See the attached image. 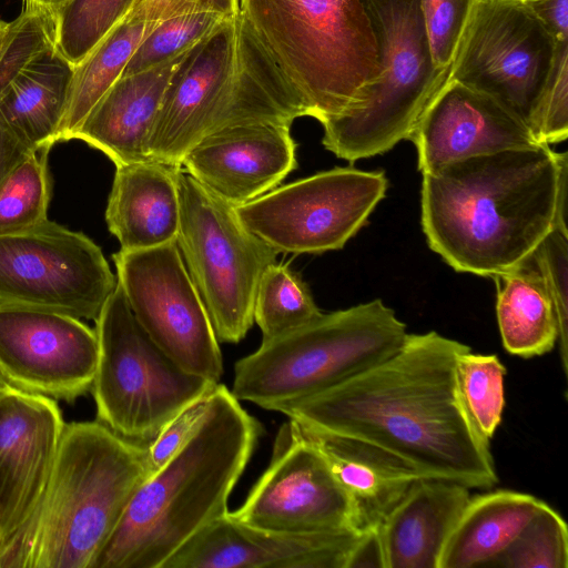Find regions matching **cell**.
<instances>
[{
    "label": "cell",
    "instance_id": "obj_12",
    "mask_svg": "<svg viewBox=\"0 0 568 568\" xmlns=\"http://www.w3.org/2000/svg\"><path fill=\"white\" fill-rule=\"evenodd\" d=\"M116 282L149 337L189 373L219 383L223 359L176 242L112 255Z\"/></svg>",
    "mask_w": 568,
    "mask_h": 568
},
{
    "label": "cell",
    "instance_id": "obj_41",
    "mask_svg": "<svg viewBox=\"0 0 568 568\" xmlns=\"http://www.w3.org/2000/svg\"><path fill=\"white\" fill-rule=\"evenodd\" d=\"M239 12L240 0H134L126 18L156 23L190 13H215L234 19Z\"/></svg>",
    "mask_w": 568,
    "mask_h": 568
},
{
    "label": "cell",
    "instance_id": "obj_10",
    "mask_svg": "<svg viewBox=\"0 0 568 568\" xmlns=\"http://www.w3.org/2000/svg\"><path fill=\"white\" fill-rule=\"evenodd\" d=\"M116 277L101 247L48 219L0 232V304L95 320Z\"/></svg>",
    "mask_w": 568,
    "mask_h": 568
},
{
    "label": "cell",
    "instance_id": "obj_40",
    "mask_svg": "<svg viewBox=\"0 0 568 568\" xmlns=\"http://www.w3.org/2000/svg\"><path fill=\"white\" fill-rule=\"evenodd\" d=\"M211 393L196 399L179 413L148 445L153 471L166 463L196 430L209 409Z\"/></svg>",
    "mask_w": 568,
    "mask_h": 568
},
{
    "label": "cell",
    "instance_id": "obj_35",
    "mask_svg": "<svg viewBox=\"0 0 568 568\" xmlns=\"http://www.w3.org/2000/svg\"><path fill=\"white\" fill-rule=\"evenodd\" d=\"M493 567L567 568L568 529L562 517L545 504Z\"/></svg>",
    "mask_w": 568,
    "mask_h": 568
},
{
    "label": "cell",
    "instance_id": "obj_18",
    "mask_svg": "<svg viewBox=\"0 0 568 568\" xmlns=\"http://www.w3.org/2000/svg\"><path fill=\"white\" fill-rule=\"evenodd\" d=\"M362 532L272 531L245 525L227 511L194 534L162 568H346Z\"/></svg>",
    "mask_w": 568,
    "mask_h": 568
},
{
    "label": "cell",
    "instance_id": "obj_26",
    "mask_svg": "<svg viewBox=\"0 0 568 568\" xmlns=\"http://www.w3.org/2000/svg\"><path fill=\"white\" fill-rule=\"evenodd\" d=\"M300 116H308L303 100L237 16L225 128L252 122L292 124Z\"/></svg>",
    "mask_w": 568,
    "mask_h": 568
},
{
    "label": "cell",
    "instance_id": "obj_43",
    "mask_svg": "<svg viewBox=\"0 0 568 568\" xmlns=\"http://www.w3.org/2000/svg\"><path fill=\"white\" fill-rule=\"evenodd\" d=\"M385 568L383 546L377 527L359 536L349 556L346 568Z\"/></svg>",
    "mask_w": 568,
    "mask_h": 568
},
{
    "label": "cell",
    "instance_id": "obj_29",
    "mask_svg": "<svg viewBox=\"0 0 568 568\" xmlns=\"http://www.w3.org/2000/svg\"><path fill=\"white\" fill-rule=\"evenodd\" d=\"M153 24L125 18L74 65L58 142L73 140L92 108L122 75L129 59Z\"/></svg>",
    "mask_w": 568,
    "mask_h": 568
},
{
    "label": "cell",
    "instance_id": "obj_1",
    "mask_svg": "<svg viewBox=\"0 0 568 568\" xmlns=\"http://www.w3.org/2000/svg\"><path fill=\"white\" fill-rule=\"evenodd\" d=\"M468 348L434 331L407 334L378 364L275 412L412 480L490 488L498 476L489 442L470 422L456 386V359Z\"/></svg>",
    "mask_w": 568,
    "mask_h": 568
},
{
    "label": "cell",
    "instance_id": "obj_8",
    "mask_svg": "<svg viewBox=\"0 0 568 568\" xmlns=\"http://www.w3.org/2000/svg\"><path fill=\"white\" fill-rule=\"evenodd\" d=\"M94 321L98 361L91 390L98 420L115 434L149 445L219 384L183 369L149 337L118 282Z\"/></svg>",
    "mask_w": 568,
    "mask_h": 568
},
{
    "label": "cell",
    "instance_id": "obj_7",
    "mask_svg": "<svg viewBox=\"0 0 568 568\" xmlns=\"http://www.w3.org/2000/svg\"><path fill=\"white\" fill-rule=\"evenodd\" d=\"M362 3L377 43V77L359 105L321 123L324 148L349 162L407 140L449 75L434 65L418 0Z\"/></svg>",
    "mask_w": 568,
    "mask_h": 568
},
{
    "label": "cell",
    "instance_id": "obj_38",
    "mask_svg": "<svg viewBox=\"0 0 568 568\" xmlns=\"http://www.w3.org/2000/svg\"><path fill=\"white\" fill-rule=\"evenodd\" d=\"M479 0H418L434 65L450 71Z\"/></svg>",
    "mask_w": 568,
    "mask_h": 568
},
{
    "label": "cell",
    "instance_id": "obj_45",
    "mask_svg": "<svg viewBox=\"0 0 568 568\" xmlns=\"http://www.w3.org/2000/svg\"><path fill=\"white\" fill-rule=\"evenodd\" d=\"M567 191H568V155L566 152L559 153V173L556 193V212L554 229H558L565 234L567 230Z\"/></svg>",
    "mask_w": 568,
    "mask_h": 568
},
{
    "label": "cell",
    "instance_id": "obj_31",
    "mask_svg": "<svg viewBox=\"0 0 568 568\" xmlns=\"http://www.w3.org/2000/svg\"><path fill=\"white\" fill-rule=\"evenodd\" d=\"M506 368L494 354H475L471 348L456 359L457 392L470 422L486 440L498 428L505 407Z\"/></svg>",
    "mask_w": 568,
    "mask_h": 568
},
{
    "label": "cell",
    "instance_id": "obj_37",
    "mask_svg": "<svg viewBox=\"0 0 568 568\" xmlns=\"http://www.w3.org/2000/svg\"><path fill=\"white\" fill-rule=\"evenodd\" d=\"M529 129L550 145L568 136V40L557 44L554 62L535 104Z\"/></svg>",
    "mask_w": 568,
    "mask_h": 568
},
{
    "label": "cell",
    "instance_id": "obj_33",
    "mask_svg": "<svg viewBox=\"0 0 568 568\" xmlns=\"http://www.w3.org/2000/svg\"><path fill=\"white\" fill-rule=\"evenodd\" d=\"M50 149L31 151L0 182V232L47 220L51 197Z\"/></svg>",
    "mask_w": 568,
    "mask_h": 568
},
{
    "label": "cell",
    "instance_id": "obj_39",
    "mask_svg": "<svg viewBox=\"0 0 568 568\" xmlns=\"http://www.w3.org/2000/svg\"><path fill=\"white\" fill-rule=\"evenodd\" d=\"M552 301L561 366L567 375L568 348V234L552 229L531 254Z\"/></svg>",
    "mask_w": 568,
    "mask_h": 568
},
{
    "label": "cell",
    "instance_id": "obj_9",
    "mask_svg": "<svg viewBox=\"0 0 568 568\" xmlns=\"http://www.w3.org/2000/svg\"><path fill=\"white\" fill-rule=\"evenodd\" d=\"M176 237L187 273L220 343H239L254 323L261 276L278 252L262 241L224 202L182 168L178 173Z\"/></svg>",
    "mask_w": 568,
    "mask_h": 568
},
{
    "label": "cell",
    "instance_id": "obj_3",
    "mask_svg": "<svg viewBox=\"0 0 568 568\" xmlns=\"http://www.w3.org/2000/svg\"><path fill=\"white\" fill-rule=\"evenodd\" d=\"M260 434L258 422L219 383L196 430L139 487L91 568H162L194 534L229 511Z\"/></svg>",
    "mask_w": 568,
    "mask_h": 568
},
{
    "label": "cell",
    "instance_id": "obj_20",
    "mask_svg": "<svg viewBox=\"0 0 568 568\" xmlns=\"http://www.w3.org/2000/svg\"><path fill=\"white\" fill-rule=\"evenodd\" d=\"M291 124L252 122L223 128L194 144L181 168L234 207L274 190L297 166Z\"/></svg>",
    "mask_w": 568,
    "mask_h": 568
},
{
    "label": "cell",
    "instance_id": "obj_15",
    "mask_svg": "<svg viewBox=\"0 0 568 568\" xmlns=\"http://www.w3.org/2000/svg\"><path fill=\"white\" fill-rule=\"evenodd\" d=\"M95 331L80 318L0 304V375L22 392L73 402L91 389Z\"/></svg>",
    "mask_w": 568,
    "mask_h": 568
},
{
    "label": "cell",
    "instance_id": "obj_25",
    "mask_svg": "<svg viewBox=\"0 0 568 568\" xmlns=\"http://www.w3.org/2000/svg\"><path fill=\"white\" fill-rule=\"evenodd\" d=\"M73 72L54 45L42 51L0 98V125L31 150L51 149L58 143Z\"/></svg>",
    "mask_w": 568,
    "mask_h": 568
},
{
    "label": "cell",
    "instance_id": "obj_4",
    "mask_svg": "<svg viewBox=\"0 0 568 568\" xmlns=\"http://www.w3.org/2000/svg\"><path fill=\"white\" fill-rule=\"evenodd\" d=\"M152 473L148 445L99 420L65 423L44 491L0 549V568H91Z\"/></svg>",
    "mask_w": 568,
    "mask_h": 568
},
{
    "label": "cell",
    "instance_id": "obj_42",
    "mask_svg": "<svg viewBox=\"0 0 568 568\" xmlns=\"http://www.w3.org/2000/svg\"><path fill=\"white\" fill-rule=\"evenodd\" d=\"M547 28L557 42L568 40V0H518Z\"/></svg>",
    "mask_w": 568,
    "mask_h": 568
},
{
    "label": "cell",
    "instance_id": "obj_5",
    "mask_svg": "<svg viewBox=\"0 0 568 568\" xmlns=\"http://www.w3.org/2000/svg\"><path fill=\"white\" fill-rule=\"evenodd\" d=\"M239 17L321 123L359 105L377 77L362 0H240Z\"/></svg>",
    "mask_w": 568,
    "mask_h": 568
},
{
    "label": "cell",
    "instance_id": "obj_27",
    "mask_svg": "<svg viewBox=\"0 0 568 568\" xmlns=\"http://www.w3.org/2000/svg\"><path fill=\"white\" fill-rule=\"evenodd\" d=\"M493 277L504 348L524 358L550 352L558 339L557 317L545 278L532 256Z\"/></svg>",
    "mask_w": 568,
    "mask_h": 568
},
{
    "label": "cell",
    "instance_id": "obj_16",
    "mask_svg": "<svg viewBox=\"0 0 568 568\" xmlns=\"http://www.w3.org/2000/svg\"><path fill=\"white\" fill-rule=\"evenodd\" d=\"M236 19L224 21L182 55L151 130L150 159L181 166V160L194 144L225 128Z\"/></svg>",
    "mask_w": 568,
    "mask_h": 568
},
{
    "label": "cell",
    "instance_id": "obj_34",
    "mask_svg": "<svg viewBox=\"0 0 568 568\" xmlns=\"http://www.w3.org/2000/svg\"><path fill=\"white\" fill-rule=\"evenodd\" d=\"M226 20L215 13H190L154 23L134 50L121 77L179 58Z\"/></svg>",
    "mask_w": 568,
    "mask_h": 568
},
{
    "label": "cell",
    "instance_id": "obj_28",
    "mask_svg": "<svg viewBox=\"0 0 568 568\" xmlns=\"http://www.w3.org/2000/svg\"><path fill=\"white\" fill-rule=\"evenodd\" d=\"M310 435L347 494L358 529L378 527L414 480L349 446Z\"/></svg>",
    "mask_w": 568,
    "mask_h": 568
},
{
    "label": "cell",
    "instance_id": "obj_14",
    "mask_svg": "<svg viewBox=\"0 0 568 568\" xmlns=\"http://www.w3.org/2000/svg\"><path fill=\"white\" fill-rule=\"evenodd\" d=\"M230 514L245 525L288 534L359 530L351 500L318 445L291 419L277 433L270 465Z\"/></svg>",
    "mask_w": 568,
    "mask_h": 568
},
{
    "label": "cell",
    "instance_id": "obj_17",
    "mask_svg": "<svg viewBox=\"0 0 568 568\" xmlns=\"http://www.w3.org/2000/svg\"><path fill=\"white\" fill-rule=\"evenodd\" d=\"M64 425L54 399L10 385L0 392V549L33 514Z\"/></svg>",
    "mask_w": 568,
    "mask_h": 568
},
{
    "label": "cell",
    "instance_id": "obj_32",
    "mask_svg": "<svg viewBox=\"0 0 568 568\" xmlns=\"http://www.w3.org/2000/svg\"><path fill=\"white\" fill-rule=\"evenodd\" d=\"M134 0H69L53 13L55 49L74 67L130 13Z\"/></svg>",
    "mask_w": 568,
    "mask_h": 568
},
{
    "label": "cell",
    "instance_id": "obj_21",
    "mask_svg": "<svg viewBox=\"0 0 568 568\" xmlns=\"http://www.w3.org/2000/svg\"><path fill=\"white\" fill-rule=\"evenodd\" d=\"M182 55L120 77L89 112L73 140L103 152L115 166L150 159L151 130Z\"/></svg>",
    "mask_w": 568,
    "mask_h": 568
},
{
    "label": "cell",
    "instance_id": "obj_30",
    "mask_svg": "<svg viewBox=\"0 0 568 568\" xmlns=\"http://www.w3.org/2000/svg\"><path fill=\"white\" fill-rule=\"evenodd\" d=\"M253 314L262 341H266L314 321L323 312L301 277L275 262L261 276Z\"/></svg>",
    "mask_w": 568,
    "mask_h": 568
},
{
    "label": "cell",
    "instance_id": "obj_11",
    "mask_svg": "<svg viewBox=\"0 0 568 568\" xmlns=\"http://www.w3.org/2000/svg\"><path fill=\"white\" fill-rule=\"evenodd\" d=\"M382 171L335 168L285 184L235 207L244 226L278 253L342 248L385 196Z\"/></svg>",
    "mask_w": 568,
    "mask_h": 568
},
{
    "label": "cell",
    "instance_id": "obj_47",
    "mask_svg": "<svg viewBox=\"0 0 568 568\" xmlns=\"http://www.w3.org/2000/svg\"><path fill=\"white\" fill-rule=\"evenodd\" d=\"M9 385L4 382V379L0 375V392L3 390Z\"/></svg>",
    "mask_w": 568,
    "mask_h": 568
},
{
    "label": "cell",
    "instance_id": "obj_13",
    "mask_svg": "<svg viewBox=\"0 0 568 568\" xmlns=\"http://www.w3.org/2000/svg\"><path fill=\"white\" fill-rule=\"evenodd\" d=\"M557 44L518 0H479L448 78L494 98L529 128Z\"/></svg>",
    "mask_w": 568,
    "mask_h": 568
},
{
    "label": "cell",
    "instance_id": "obj_6",
    "mask_svg": "<svg viewBox=\"0 0 568 568\" xmlns=\"http://www.w3.org/2000/svg\"><path fill=\"white\" fill-rule=\"evenodd\" d=\"M406 325L381 300L323 313L314 321L262 341L234 365L232 394L275 412L339 384L394 354Z\"/></svg>",
    "mask_w": 568,
    "mask_h": 568
},
{
    "label": "cell",
    "instance_id": "obj_36",
    "mask_svg": "<svg viewBox=\"0 0 568 568\" xmlns=\"http://www.w3.org/2000/svg\"><path fill=\"white\" fill-rule=\"evenodd\" d=\"M53 26L51 12L28 2L14 20L0 19V98L32 59L54 45Z\"/></svg>",
    "mask_w": 568,
    "mask_h": 568
},
{
    "label": "cell",
    "instance_id": "obj_2",
    "mask_svg": "<svg viewBox=\"0 0 568 568\" xmlns=\"http://www.w3.org/2000/svg\"><path fill=\"white\" fill-rule=\"evenodd\" d=\"M559 153L547 144L448 163L422 181L428 246L456 272L495 276L554 229Z\"/></svg>",
    "mask_w": 568,
    "mask_h": 568
},
{
    "label": "cell",
    "instance_id": "obj_24",
    "mask_svg": "<svg viewBox=\"0 0 568 568\" xmlns=\"http://www.w3.org/2000/svg\"><path fill=\"white\" fill-rule=\"evenodd\" d=\"M545 504L513 490L469 497L444 544L437 568L493 567Z\"/></svg>",
    "mask_w": 568,
    "mask_h": 568
},
{
    "label": "cell",
    "instance_id": "obj_22",
    "mask_svg": "<svg viewBox=\"0 0 568 568\" xmlns=\"http://www.w3.org/2000/svg\"><path fill=\"white\" fill-rule=\"evenodd\" d=\"M180 169L153 159L115 166L105 222L121 250H143L176 242Z\"/></svg>",
    "mask_w": 568,
    "mask_h": 568
},
{
    "label": "cell",
    "instance_id": "obj_23",
    "mask_svg": "<svg viewBox=\"0 0 568 568\" xmlns=\"http://www.w3.org/2000/svg\"><path fill=\"white\" fill-rule=\"evenodd\" d=\"M469 490L449 480H414L377 527L385 568H437Z\"/></svg>",
    "mask_w": 568,
    "mask_h": 568
},
{
    "label": "cell",
    "instance_id": "obj_19",
    "mask_svg": "<svg viewBox=\"0 0 568 568\" xmlns=\"http://www.w3.org/2000/svg\"><path fill=\"white\" fill-rule=\"evenodd\" d=\"M407 140L422 174L510 149L539 145L529 128L494 98L447 78Z\"/></svg>",
    "mask_w": 568,
    "mask_h": 568
},
{
    "label": "cell",
    "instance_id": "obj_46",
    "mask_svg": "<svg viewBox=\"0 0 568 568\" xmlns=\"http://www.w3.org/2000/svg\"><path fill=\"white\" fill-rule=\"evenodd\" d=\"M68 1L69 0H23V2L44 9L52 14Z\"/></svg>",
    "mask_w": 568,
    "mask_h": 568
},
{
    "label": "cell",
    "instance_id": "obj_44",
    "mask_svg": "<svg viewBox=\"0 0 568 568\" xmlns=\"http://www.w3.org/2000/svg\"><path fill=\"white\" fill-rule=\"evenodd\" d=\"M31 151L33 150L0 125V182Z\"/></svg>",
    "mask_w": 568,
    "mask_h": 568
}]
</instances>
